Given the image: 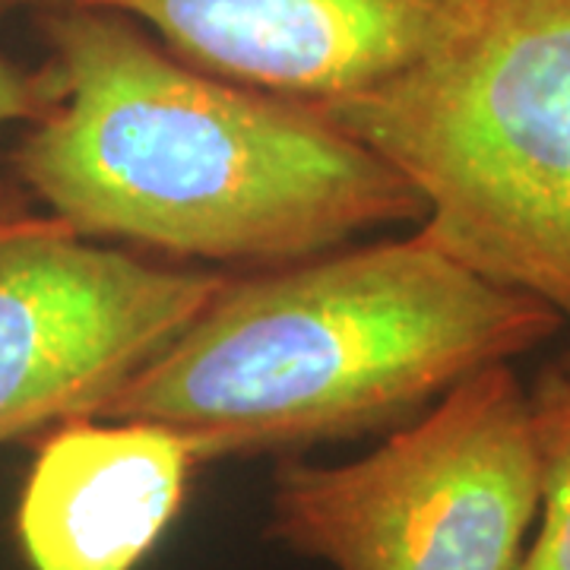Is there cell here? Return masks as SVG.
<instances>
[{
  "mask_svg": "<svg viewBox=\"0 0 570 570\" xmlns=\"http://www.w3.org/2000/svg\"><path fill=\"white\" fill-rule=\"evenodd\" d=\"M45 36L58 99L17 165L80 238L276 266L425 219L321 108L197 70L118 10H51Z\"/></svg>",
  "mask_w": 570,
  "mask_h": 570,
  "instance_id": "obj_1",
  "label": "cell"
},
{
  "mask_svg": "<svg viewBox=\"0 0 570 570\" xmlns=\"http://www.w3.org/2000/svg\"><path fill=\"white\" fill-rule=\"evenodd\" d=\"M564 317L419 235L232 279L92 419L178 431L200 463L393 431Z\"/></svg>",
  "mask_w": 570,
  "mask_h": 570,
  "instance_id": "obj_2",
  "label": "cell"
},
{
  "mask_svg": "<svg viewBox=\"0 0 570 570\" xmlns=\"http://www.w3.org/2000/svg\"><path fill=\"white\" fill-rule=\"evenodd\" d=\"M314 108L422 197V242L570 321V0H463L406 67Z\"/></svg>",
  "mask_w": 570,
  "mask_h": 570,
  "instance_id": "obj_3",
  "label": "cell"
},
{
  "mask_svg": "<svg viewBox=\"0 0 570 570\" xmlns=\"http://www.w3.org/2000/svg\"><path fill=\"white\" fill-rule=\"evenodd\" d=\"M539 494L530 393L491 365L358 460H283L266 535L333 570H517Z\"/></svg>",
  "mask_w": 570,
  "mask_h": 570,
  "instance_id": "obj_4",
  "label": "cell"
},
{
  "mask_svg": "<svg viewBox=\"0 0 570 570\" xmlns=\"http://www.w3.org/2000/svg\"><path fill=\"white\" fill-rule=\"evenodd\" d=\"M225 273L163 266L55 225L0 245V444L92 419L178 340Z\"/></svg>",
  "mask_w": 570,
  "mask_h": 570,
  "instance_id": "obj_5",
  "label": "cell"
},
{
  "mask_svg": "<svg viewBox=\"0 0 570 570\" xmlns=\"http://www.w3.org/2000/svg\"><path fill=\"white\" fill-rule=\"evenodd\" d=\"M463 0H82L137 20L197 70L307 105L367 89L425 51Z\"/></svg>",
  "mask_w": 570,
  "mask_h": 570,
  "instance_id": "obj_6",
  "label": "cell"
},
{
  "mask_svg": "<svg viewBox=\"0 0 570 570\" xmlns=\"http://www.w3.org/2000/svg\"><path fill=\"white\" fill-rule=\"evenodd\" d=\"M204 466L178 431L70 419L41 441L17 508L32 570H137L171 530Z\"/></svg>",
  "mask_w": 570,
  "mask_h": 570,
  "instance_id": "obj_7",
  "label": "cell"
},
{
  "mask_svg": "<svg viewBox=\"0 0 570 570\" xmlns=\"http://www.w3.org/2000/svg\"><path fill=\"white\" fill-rule=\"evenodd\" d=\"M539 453V530L517 570H570V355L551 365L530 393Z\"/></svg>",
  "mask_w": 570,
  "mask_h": 570,
  "instance_id": "obj_8",
  "label": "cell"
},
{
  "mask_svg": "<svg viewBox=\"0 0 570 570\" xmlns=\"http://www.w3.org/2000/svg\"><path fill=\"white\" fill-rule=\"evenodd\" d=\"M55 99H58V89H55L51 70L36 77L13 67L0 55V127L13 121L36 124L51 111Z\"/></svg>",
  "mask_w": 570,
  "mask_h": 570,
  "instance_id": "obj_9",
  "label": "cell"
},
{
  "mask_svg": "<svg viewBox=\"0 0 570 570\" xmlns=\"http://www.w3.org/2000/svg\"><path fill=\"white\" fill-rule=\"evenodd\" d=\"M55 223H58V216H32L20 206L0 204V245L22 238V235H32V232H41V228Z\"/></svg>",
  "mask_w": 570,
  "mask_h": 570,
  "instance_id": "obj_10",
  "label": "cell"
},
{
  "mask_svg": "<svg viewBox=\"0 0 570 570\" xmlns=\"http://www.w3.org/2000/svg\"><path fill=\"white\" fill-rule=\"evenodd\" d=\"M82 0H0V17L3 13H17V10H61V7H77Z\"/></svg>",
  "mask_w": 570,
  "mask_h": 570,
  "instance_id": "obj_11",
  "label": "cell"
}]
</instances>
